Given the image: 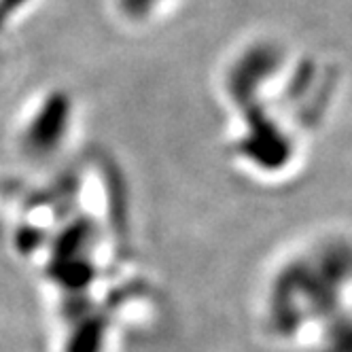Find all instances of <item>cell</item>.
I'll list each match as a JSON object with an SVG mask.
<instances>
[{"label": "cell", "instance_id": "2", "mask_svg": "<svg viewBox=\"0 0 352 352\" xmlns=\"http://www.w3.org/2000/svg\"><path fill=\"white\" fill-rule=\"evenodd\" d=\"M123 3V7H125V11L128 13H132V15H144V13H148L151 9H153L160 0H121Z\"/></svg>", "mask_w": 352, "mask_h": 352}, {"label": "cell", "instance_id": "1", "mask_svg": "<svg viewBox=\"0 0 352 352\" xmlns=\"http://www.w3.org/2000/svg\"><path fill=\"white\" fill-rule=\"evenodd\" d=\"M68 119H70L68 100L62 94L49 98L41 107V111L34 115L26 132L28 144L34 151H38V153H47V151L56 148L68 130Z\"/></svg>", "mask_w": 352, "mask_h": 352}]
</instances>
